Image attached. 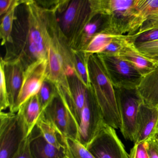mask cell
Segmentation results:
<instances>
[{
	"label": "cell",
	"instance_id": "6da1fadb",
	"mask_svg": "<svg viewBox=\"0 0 158 158\" xmlns=\"http://www.w3.org/2000/svg\"><path fill=\"white\" fill-rule=\"evenodd\" d=\"M26 12L22 23L16 19L14 26L19 33L13 38L14 48L7 52L4 59L19 58L25 68L40 59H48L51 42V24L55 11L41 7L35 0H25ZM15 29V28H14Z\"/></svg>",
	"mask_w": 158,
	"mask_h": 158
},
{
	"label": "cell",
	"instance_id": "7a4b0ae2",
	"mask_svg": "<svg viewBox=\"0 0 158 158\" xmlns=\"http://www.w3.org/2000/svg\"><path fill=\"white\" fill-rule=\"evenodd\" d=\"M89 92L103 117L104 123L113 128L121 127L115 89L98 54H92L88 62Z\"/></svg>",
	"mask_w": 158,
	"mask_h": 158
},
{
	"label": "cell",
	"instance_id": "3957f363",
	"mask_svg": "<svg viewBox=\"0 0 158 158\" xmlns=\"http://www.w3.org/2000/svg\"><path fill=\"white\" fill-rule=\"evenodd\" d=\"M92 17L105 21L101 32L116 36H132L136 31L137 0H89Z\"/></svg>",
	"mask_w": 158,
	"mask_h": 158
},
{
	"label": "cell",
	"instance_id": "277c9868",
	"mask_svg": "<svg viewBox=\"0 0 158 158\" xmlns=\"http://www.w3.org/2000/svg\"><path fill=\"white\" fill-rule=\"evenodd\" d=\"M57 17L67 44L75 49L84 28L93 19L89 0L70 1L65 9L57 13Z\"/></svg>",
	"mask_w": 158,
	"mask_h": 158
},
{
	"label": "cell",
	"instance_id": "5b68a950",
	"mask_svg": "<svg viewBox=\"0 0 158 158\" xmlns=\"http://www.w3.org/2000/svg\"><path fill=\"white\" fill-rule=\"evenodd\" d=\"M28 136L19 114L0 112V158H11L22 140Z\"/></svg>",
	"mask_w": 158,
	"mask_h": 158
},
{
	"label": "cell",
	"instance_id": "8992f818",
	"mask_svg": "<svg viewBox=\"0 0 158 158\" xmlns=\"http://www.w3.org/2000/svg\"><path fill=\"white\" fill-rule=\"evenodd\" d=\"M114 89L122 123L120 130L126 139L134 142L138 114L143 101L137 88Z\"/></svg>",
	"mask_w": 158,
	"mask_h": 158
},
{
	"label": "cell",
	"instance_id": "52a82bcc",
	"mask_svg": "<svg viewBox=\"0 0 158 158\" xmlns=\"http://www.w3.org/2000/svg\"><path fill=\"white\" fill-rule=\"evenodd\" d=\"M98 54L114 87L137 88L143 76L130 63L118 55Z\"/></svg>",
	"mask_w": 158,
	"mask_h": 158
},
{
	"label": "cell",
	"instance_id": "ba28073f",
	"mask_svg": "<svg viewBox=\"0 0 158 158\" xmlns=\"http://www.w3.org/2000/svg\"><path fill=\"white\" fill-rule=\"evenodd\" d=\"M85 146L96 158H130L114 128L106 124Z\"/></svg>",
	"mask_w": 158,
	"mask_h": 158
},
{
	"label": "cell",
	"instance_id": "9c48e42d",
	"mask_svg": "<svg viewBox=\"0 0 158 158\" xmlns=\"http://www.w3.org/2000/svg\"><path fill=\"white\" fill-rule=\"evenodd\" d=\"M48 60L40 59L28 65L24 73L21 90L12 113H17L21 106L39 92L48 76Z\"/></svg>",
	"mask_w": 158,
	"mask_h": 158
},
{
	"label": "cell",
	"instance_id": "30bf717a",
	"mask_svg": "<svg viewBox=\"0 0 158 158\" xmlns=\"http://www.w3.org/2000/svg\"><path fill=\"white\" fill-rule=\"evenodd\" d=\"M42 114L64 136L79 140V125L59 96L54 98Z\"/></svg>",
	"mask_w": 158,
	"mask_h": 158
},
{
	"label": "cell",
	"instance_id": "8fae6325",
	"mask_svg": "<svg viewBox=\"0 0 158 158\" xmlns=\"http://www.w3.org/2000/svg\"><path fill=\"white\" fill-rule=\"evenodd\" d=\"M4 60V73L10 102L9 111L12 112L22 87L25 68L19 58Z\"/></svg>",
	"mask_w": 158,
	"mask_h": 158
},
{
	"label": "cell",
	"instance_id": "7c38bea8",
	"mask_svg": "<svg viewBox=\"0 0 158 158\" xmlns=\"http://www.w3.org/2000/svg\"><path fill=\"white\" fill-rule=\"evenodd\" d=\"M158 123V109L142 102L138 114L134 144L145 142L154 136Z\"/></svg>",
	"mask_w": 158,
	"mask_h": 158
},
{
	"label": "cell",
	"instance_id": "4fadbf2b",
	"mask_svg": "<svg viewBox=\"0 0 158 158\" xmlns=\"http://www.w3.org/2000/svg\"><path fill=\"white\" fill-rule=\"evenodd\" d=\"M137 33L135 36L158 28V0H137Z\"/></svg>",
	"mask_w": 158,
	"mask_h": 158
},
{
	"label": "cell",
	"instance_id": "5bb4252c",
	"mask_svg": "<svg viewBox=\"0 0 158 158\" xmlns=\"http://www.w3.org/2000/svg\"><path fill=\"white\" fill-rule=\"evenodd\" d=\"M137 90L143 103L158 109V66L143 77Z\"/></svg>",
	"mask_w": 158,
	"mask_h": 158
},
{
	"label": "cell",
	"instance_id": "9a60e30c",
	"mask_svg": "<svg viewBox=\"0 0 158 158\" xmlns=\"http://www.w3.org/2000/svg\"><path fill=\"white\" fill-rule=\"evenodd\" d=\"M72 96V112L79 125L82 110L88 99L89 89L87 88L76 74L68 76Z\"/></svg>",
	"mask_w": 158,
	"mask_h": 158
},
{
	"label": "cell",
	"instance_id": "2e32d148",
	"mask_svg": "<svg viewBox=\"0 0 158 158\" xmlns=\"http://www.w3.org/2000/svg\"><path fill=\"white\" fill-rule=\"evenodd\" d=\"M30 149L33 158H64L65 150H59L48 143L36 126L31 133Z\"/></svg>",
	"mask_w": 158,
	"mask_h": 158
},
{
	"label": "cell",
	"instance_id": "e0dca14e",
	"mask_svg": "<svg viewBox=\"0 0 158 158\" xmlns=\"http://www.w3.org/2000/svg\"><path fill=\"white\" fill-rule=\"evenodd\" d=\"M118 56L131 64L143 77L153 71L157 66L139 53L133 42L124 47Z\"/></svg>",
	"mask_w": 158,
	"mask_h": 158
},
{
	"label": "cell",
	"instance_id": "ac0fdd59",
	"mask_svg": "<svg viewBox=\"0 0 158 158\" xmlns=\"http://www.w3.org/2000/svg\"><path fill=\"white\" fill-rule=\"evenodd\" d=\"M36 126L37 127L45 140L58 149L64 150L66 148V137L63 135L56 126L41 114Z\"/></svg>",
	"mask_w": 158,
	"mask_h": 158
},
{
	"label": "cell",
	"instance_id": "d6986e66",
	"mask_svg": "<svg viewBox=\"0 0 158 158\" xmlns=\"http://www.w3.org/2000/svg\"><path fill=\"white\" fill-rule=\"evenodd\" d=\"M17 113L22 116L29 135L36 126L42 114L37 94L30 98L23 104Z\"/></svg>",
	"mask_w": 158,
	"mask_h": 158
},
{
	"label": "cell",
	"instance_id": "ffe728a7",
	"mask_svg": "<svg viewBox=\"0 0 158 158\" xmlns=\"http://www.w3.org/2000/svg\"><path fill=\"white\" fill-rule=\"evenodd\" d=\"M25 0H14L13 2L7 13L2 19L0 25V37L1 45L12 44V31L15 19V13L17 7L24 2Z\"/></svg>",
	"mask_w": 158,
	"mask_h": 158
},
{
	"label": "cell",
	"instance_id": "44dd1931",
	"mask_svg": "<svg viewBox=\"0 0 158 158\" xmlns=\"http://www.w3.org/2000/svg\"><path fill=\"white\" fill-rule=\"evenodd\" d=\"M105 21V17L97 15L86 25L77 45L76 50L83 51L91 39L97 33L100 32Z\"/></svg>",
	"mask_w": 158,
	"mask_h": 158
},
{
	"label": "cell",
	"instance_id": "7402d4cb",
	"mask_svg": "<svg viewBox=\"0 0 158 158\" xmlns=\"http://www.w3.org/2000/svg\"><path fill=\"white\" fill-rule=\"evenodd\" d=\"M76 75L87 88L90 86L88 62L90 55L82 51L72 49Z\"/></svg>",
	"mask_w": 158,
	"mask_h": 158
},
{
	"label": "cell",
	"instance_id": "603a6c76",
	"mask_svg": "<svg viewBox=\"0 0 158 158\" xmlns=\"http://www.w3.org/2000/svg\"><path fill=\"white\" fill-rule=\"evenodd\" d=\"M118 36L99 32L91 39L85 49L82 51L89 55L101 53L107 46Z\"/></svg>",
	"mask_w": 158,
	"mask_h": 158
},
{
	"label": "cell",
	"instance_id": "cb8c5ba5",
	"mask_svg": "<svg viewBox=\"0 0 158 158\" xmlns=\"http://www.w3.org/2000/svg\"><path fill=\"white\" fill-rule=\"evenodd\" d=\"M58 96V93L54 84L46 78L37 94L42 113L54 98Z\"/></svg>",
	"mask_w": 158,
	"mask_h": 158
},
{
	"label": "cell",
	"instance_id": "d4e9b609",
	"mask_svg": "<svg viewBox=\"0 0 158 158\" xmlns=\"http://www.w3.org/2000/svg\"><path fill=\"white\" fill-rule=\"evenodd\" d=\"M135 45L141 55L158 66V40L135 43Z\"/></svg>",
	"mask_w": 158,
	"mask_h": 158
},
{
	"label": "cell",
	"instance_id": "484cf974",
	"mask_svg": "<svg viewBox=\"0 0 158 158\" xmlns=\"http://www.w3.org/2000/svg\"><path fill=\"white\" fill-rule=\"evenodd\" d=\"M66 139L73 158H96L78 139L70 137H66Z\"/></svg>",
	"mask_w": 158,
	"mask_h": 158
},
{
	"label": "cell",
	"instance_id": "4316f807",
	"mask_svg": "<svg viewBox=\"0 0 158 158\" xmlns=\"http://www.w3.org/2000/svg\"><path fill=\"white\" fill-rule=\"evenodd\" d=\"M0 72V112H4L8 108L10 109V102L4 73V60L2 57L1 58Z\"/></svg>",
	"mask_w": 158,
	"mask_h": 158
},
{
	"label": "cell",
	"instance_id": "83f0119b",
	"mask_svg": "<svg viewBox=\"0 0 158 158\" xmlns=\"http://www.w3.org/2000/svg\"><path fill=\"white\" fill-rule=\"evenodd\" d=\"M31 140V133L22 140L18 149L11 158H33L30 149Z\"/></svg>",
	"mask_w": 158,
	"mask_h": 158
},
{
	"label": "cell",
	"instance_id": "f1b7e54d",
	"mask_svg": "<svg viewBox=\"0 0 158 158\" xmlns=\"http://www.w3.org/2000/svg\"><path fill=\"white\" fill-rule=\"evenodd\" d=\"M134 43L149 42L158 40V28L145 32L137 36H130Z\"/></svg>",
	"mask_w": 158,
	"mask_h": 158
},
{
	"label": "cell",
	"instance_id": "f546056e",
	"mask_svg": "<svg viewBox=\"0 0 158 158\" xmlns=\"http://www.w3.org/2000/svg\"><path fill=\"white\" fill-rule=\"evenodd\" d=\"M130 158H149L145 142L134 144L130 151Z\"/></svg>",
	"mask_w": 158,
	"mask_h": 158
},
{
	"label": "cell",
	"instance_id": "4dcf8cb0",
	"mask_svg": "<svg viewBox=\"0 0 158 158\" xmlns=\"http://www.w3.org/2000/svg\"><path fill=\"white\" fill-rule=\"evenodd\" d=\"M149 158H158V142L154 136L145 142Z\"/></svg>",
	"mask_w": 158,
	"mask_h": 158
},
{
	"label": "cell",
	"instance_id": "1f68e13d",
	"mask_svg": "<svg viewBox=\"0 0 158 158\" xmlns=\"http://www.w3.org/2000/svg\"><path fill=\"white\" fill-rule=\"evenodd\" d=\"M14 0H1L0 1V15L7 13L13 2Z\"/></svg>",
	"mask_w": 158,
	"mask_h": 158
},
{
	"label": "cell",
	"instance_id": "d6a6232c",
	"mask_svg": "<svg viewBox=\"0 0 158 158\" xmlns=\"http://www.w3.org/2000/svg\"><path fill=\"white\" fill-rule=\"evenodd\" d=\"M65 142H66V148L64 151V158H73L72 153H71V151L68 147V145L67 143V139H65Z\"/></svg>",
	"mask_w": 158,
	"mask_h": 158
},
{
	"label": "cell",
	"instance_id": "836d02e7",
	"mask_svg": "<svg viewBox=\"0 0 158 158\" xmlns=\"http://www.w3.org/2000/svg\"><path fill=\"white\" fill-rule=\"evenodd\" d=\"M154 137L156 138V139H157V141H158V132H156V133H155V135H154Z\"/></svg>",
	"mask_w": 158,
	"mask_h": 158
},
{
	"label": "cell",
	"instance_id": "e575fe53",
	"mask_svg": "<svg viewBox=\"0 0 158 158\" xmlns=\"http://www.w3.org/2000/svg\"><path fill=\"white\" fill-rule=\"evenodd\" d=\"M158 132V123L157 124V127H156V132Z\"/></svg>",
	"mask_w": 158,
	"mask_h": 158
}]
</instances>
